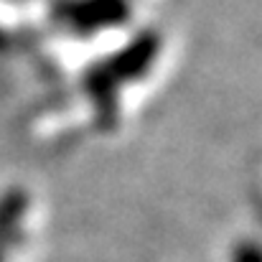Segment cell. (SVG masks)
Returning <instances> with one entry per match:
<instances>
[{
	"label": "cell",
	"instance_id": "cell-1",
	"mask_svg": "<svg viewBox=\"0 0 262 262\" xmlns=\"http://www.w3.org/2000/svg\"><path fill=\"white\" fill-rule=\"evenodd\" d=\"M26 209H28V196L20 188H13L0 196V247L3 250L8 242L15 239L18 224H20Z\"/></svg>",
	"mask_w": 262,
	"mask_h": 262
},
{
	"label": "cell",
	"instance_id": "cell-2",
	"mask_svg": "<svg viewBox=\"0 0 262 262\" xmlns=\"http://www.w3.org/2000/svg\"><path fill=\"white\" fill-rule=\"evenodd\" d=\"M232 262H260V247L255 242H239L232 252Z\"/></svg>",
	"mask_w": 262,
	"mask_h": 262
},
{
	"label": "cell",
	"instance_id": "cell-3",
	"mask_svg": "<svg viewBox=\"0 0 262 262\" xmlns=\"http://www.w3.org/2000/svg\"><path fill=\"white\" fill-rule=\"evenodd\" d=\"M5 260V250H3V247H0V262Z\"/></svg>",
	"mask_w": 262,
	"mask_h": 262
}]
</instances>
